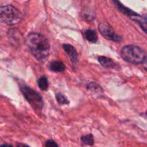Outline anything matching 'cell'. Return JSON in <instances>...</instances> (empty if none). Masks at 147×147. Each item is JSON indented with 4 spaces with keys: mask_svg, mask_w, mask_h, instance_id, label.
Returning <instances> with one entry per match:
<instances>
[{
    "mask_svg": "<svg viewBox=\"0 0 147 147\" xmlns=\"http://www.w3.org/2000/svg\"><path fill=\"white\" fill-rule=\"evenodd\" d=\"M98 28H99V30L102 35L108 40L118 42L122 41L121 37L115 34V31L112 28V27L106 22H102L99 23Z\"/></svg>",
    "mask_w": 147,
    "mask_h": 147,
    "instance_id": "cell-5",
    "label": "cell"
},
{
    "mask_svg": "<svg viewBox=\"0 0 147 147\" xmlns=\"http://www.w3.org/2000/svg\"><path fill=\"white\" fill-rule=\"evenodd\" d=\"M146 115H147V111H146Z\"/></svg>",
    "mask_w": 147,
    "mask_h": 147,
    "instance_id": "cell-18",
    "label": "cell"
},
{
    "mask_svg": "<svg viewBox=\"0 0 147 147\" xmlns=\"http://www.w3.org/2000/svg\"><path fill=\"white\" fill-rule=\"evenodd\" d=\"M84 37L89 42L92 43H96L97 41V34L96 31L92 30H87L84 32Z\"/></svg>",
    "mask_w": 147,
    "mask_h": 147,
    "instance_id": "cell-11",
    "label": "cell"
},
{
    "mask_svg": "<svg viewBox=\"0 0 147 147\" xmlns=\"http://www.w3.org/2000/svg\"><path fill=\"white\" fill-rule=\"evenodd\" d=\"M56 99L58 100V103L61 105H65V104H68L69 103V100L66 99V98L63 96L62 93H57L56 96Z\"/></svg>",
    "mask_w": 147,
    "mask_h": 147,
    "instance_id": "cell-14",
    "label": "cell"
},
{
    "mask_svg": "<svg viewBox=\"0 0 147 147\" xmlns=\"http://www.w3.org/2000/svg\"><path fill=\"white\" fill-rule=\"evenodd\" d=\"M46 146L47 147H57L58 144L53 140H49L46 143Z\"/></svg>",
    "mask_w": 147,
    "mask_h": 147,
    "instance_id": "cell-16",
    "label": "cell"
},
{
    "mask_svg": "<svg viewBox=\"0 0 147 147\" xmlns=\"http://www.w3.org/2000/svg\"><path fill=\"white\" fill-rule=\"evenodd\" d=\"M63 49H64L66 53L67 54V55L69 56V57L70 58L72 64H76L78 62V60H79V55H78V53L77 52H76V49H75L73 46L69 44L63 45Z\"/></svg>",
    "mask_w": 147,
    "mask_h": 147,
    "instance_id": "cell-6",
    "label": "cell"
},
{
    "mask_svg": "<svg viewBox=\"0 0 147 147\" xmlns=\"http://www.w3.org/2000/svg\"><path fill=\"white\" fill-rule=\"evenodd\" d=\"M50 68L53 72H59V73H63L65 70V65L63 63L57 60L51 62L50 64Z\"/></svg>",
    "mask_w": 147,
    "mask_h": 147,
    "instance_id": "cell-10",
    "label": "cell"
},
{
    "mask_svg": "<svg viewBox=\"0 0 147 147\" xmlns=\"http://www.w3.org/2000/svg\"><path fill=\"white\" fill-rule=\"evenodd\" d=\"M21 92L24 95V98L27 99L32 106L36 109H41L43 106V98L36 91L29 87H22L21 88Z\"/></svg>",
    "mask_w": 147,
    "mask_h": 147,
    "instance_id": "cell-4",
    "label": "cell"
},
{
    "mask_svg": "<svg viewBox=\"0 0 147 147\" xmlns=\"http://www.w3.org/2000/svg\"><path fill=\"white\" fill-rule=\"evenodd\" d=\"M113 1H114V3H115V5H116V7H118V9H119L121 12L123 13V14H125L126 16L130 17L131 19H132V20H134V19H135L137 17H138V16H139L138 14H136L135 12L133 11L132 10H131L130 9L124 7V6L122 5V4H121L119 1H118V0H113Z\"/></svg>",
    "mask_w": 147,
    "mask_h": 147,
    "instance_id": "cell-7",
    "label": "cell"
},
{
    "mask_svg": "<svg viewBox=\"0 0 147 147\" xmlns=\"http://www.w3.org/2000/svg\"><path fill=\"white\" fill-rule=\"evenodd\" d=\"M37 84H38L39 88L41 89L42 90H46L48 88V79L46 77L43 76L40 78L38 79L37 80Z\"/></svg>",
    "mask_w": 147,
    "mask_h": 147,
    "instance_id": "cell-12",
    "label": "cell"
},
{
    "mask_svg": "<svg viewBox=\"0 0 147 147\" xmlns=\"http://www.w3.org/2000/svg\"><path fill=\"white\" fill-rule=\"evenodd\" d=\"M139 18H140V17L138 16V17H137V18H135L134 20L136 22H138V24H140V26H141V28L143 29V30H144V31L147 34V22H144V21H141V20H140Z\"/></svg>",
    "mask_w": 147,
    "mask_h": 147,
    "instance_id": "cell-15",
    "label": "cell"
},
{
    "mask_svg": "<svg viewBox=\"0 0 147 147\" xmlns=\"http://www.w3.org/2000/svg\"><path fill=\"white\" fill-rule=\"evenodd\" d=\"M25 42L36 60L40 62L47 60L50 54V45L44 36L38 33L30 32L26 38Z\"/></svg>",
    "mask_w": 147,
    "mask_h": 147,
    "instance_id": "cell-1",
    "label": "cell"
},
{
    "mask_svg": "<svg viewBox=\"0 0 147 147\" xmlns=\"http://www.w3.org/2000/svg\"><path fill=\"white\" fill-rule=\"evenodd\" d=\"M142 64H143V65H144V68H145L146 70H147V55L146 56L145 58H144V61H143Z\"/></svg>",
    "mask_w": 147,
    "mask_h": 147,
    "instance_id": "cell-17",
    "label": "cell"
},
{
    "mask_svg": "<svg viewBox=\"0 0 147 147\" xmlns=\"http://www.w3.org/2000/svg\"><path fill=\"white\" fill-rule=\"evenodd\" d=\"M87 89L92 94L95 96H101L103 93V89L98 83L91 82L87 85Z\"/></svg>",
    "mask_w": 147,
    "mask_h": 147,
    "instance_id": "cell-8",
    "label": "cell"
},
{
    "mask_svg": "<svg viewBox=\"0 0 147 147\" xmlns=\"http://www.w3.org/2000/svg\"><path fill=\"white\" fill-rule=\"evenodd\" d=\"M82 142L84 144L89 145V146H92L94 144V138L92 134L86 135V136H84L82 137Z\"/></svg>",
    "mask_w": 147,
    "mask_h": 147,
    "instance_id": "cell-13",
    "label": "cell"
},
{
    "mask_svg": "<svg viewBox=\"0 0 147 147\" xmlns=\"http://www.w3.org/2000/svg\"><path fill=\"white\" fill-rule=\"evenodd\" d=\"M98 60H99V63L105 67L114 68V67H115V65H116L115 62L112 59L109 58V57L101 56V57H98Z\"/></svg>",
    "mask_w": 147,
    "mask_h": 147,
    "instance_id": "cell-9",
    "label": "cell"
},
{
    "mask_svg": "<svg viewBox=\"0 0 147 147\" xmlns=\"http://www.w3.org/2000/svg\"><path fill=\"white\" fill-rule=\"evenodd\" d=\"M22 19V13L12 5L0 7V22L8 25L18 24Z\"/></svg>",
    "mask_w": 147,
    "mask_h": 147,
    "instance_id": "cell-3",
    "label": "cell"
},
{
    "mask_svg": "<svg viewBox=\"0 0 147 147\" xmlns=\"http://www.w3.org/2000/svg\"><path fill=\"white\" fill-rule=\"evenodd\" d=\"M121 57L125 61L134 65L142 64L146 56L144 50L134 45H126L121 50Z\"/></svg>",
    "mask_w": 147,
    "mask_h": 147,
    "instance_id": "cell-2",
    "label": "cell"
}]
</instances>
